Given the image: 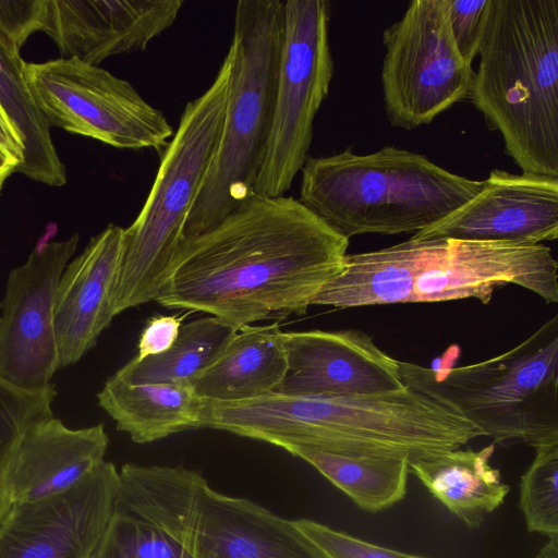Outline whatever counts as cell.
<instances>
[{
  "label": "cell",
  "instance_id": "obj_18",
  "mask_svg": "<svg viewBox=\"0 0 558 558\" xmlns=\"http://www.w3.org/2000/svg\"><path fill=\"white\" fill-rule=\"evenodd\" d=\"M196 558H328L291 520L201 484L194 523Z\"/></svg>",
  "mask_w": 558,
  "mask_h": 558
},
{
  "label": "cell",
  "instance_id": "obj_23",
  "mask_svg": "<svg viewBox=\"0 0 558 558\" xmlns=\"http://www.w3.org/2000/svg\"><path fill=\"white\" fill-rule=\"evenodd\" d=\"M495 444L481 450L451 449L412 459V472L451 513L469 527H477L496 510L510 487L490 465Z\"/></svg>",
  "mask_w": 558,
  "mask_h": 558
},
{
  "label": "cell",
  "instance_id": "obj_10",
  "mask_svg": "<svg viewBox=\"0 0 558 558\" xmlns=\"http://www.w3.org/2000/svg\"><path fill=\"white\" fill-rule=\"evenodd\" d=\"M384 106L395 128L414 130L470 97L474 71L453 43L447 0H414L383 32Z\"/></svg>",
  "mask_w": 558,
  "mask_h": 558
},
{
  "label": "cell",
  "instance_id": "obj_33",
  "mask_svg": "<svg viewBox=\"0 0 558 558\" xmlns=\"http://www.w3.org/2000/svg\"><path fill=\"white\" fill-rule=\"evenodd\" d=\"M535 558H558V536L549 537Z\"/></svg>",
  "mask_w": 558,
  "mask_h": 558
},
{
  "label": "cell",
  "instance_id": "obj_29",
  "mask_svg": "<svg viewBox=\"0 0 558 558\" xmlns=\"http://www.w3.org/2000/svg\"><path fill=\"white\" fill-rule=\"evenodd\" d=\"M293 523L328 558H425L365 542L308 519Z\"/></svg>",
  "mask_w": 558,
  "mask_h": 558
},
{
  "label": "cell",
  "instance_id": "obj_28",
  "mask_svg": "<svg viewBox=\"0 0 558 558\" xmlns=\"http://www.w3.org/2000/svg\"><path fill=\"white\" fill-rule=\"evenodd\" d=\"M56 395L53 384L27 390L0 377V490L8 493L7 466L19 438L32 424L53 416Z\"/></svg>",
  "mask_w": 558,
  "mask_h": 558
},
{
  "label": "cell",
  "instance_id": "obj_21",
  "mask_svg": "<svg viewBox=\"0 0 558 558\" xmlns=\"http://www.w3.org/2000/svg\"><path fill=\"white\" fill-rule=\"evenodd\" d=\"M37 32L36 14L28 1L0 0V107L23 145V160L15 172L50 186L66 182L50 126L25 78L20 48Z\"/></svg>",
  "mask_w": 558,
  "mask_h": 558
},
{
  "label": "cell",
  "instance_id": "obj_12",
  "mask_svg": "<svg viewBox=\"0 0 558 558\" xmlns=\"http://www.w3.org/2000/svg\"><path fill=\"white\" fill-rule=\"evenodd\" d=\"M204 480L181 465L124 464L99 558H196L194 523Z\"/></svg>",
  "mask_w": 558,
  "mask_h": 558
},
{
  "label": "cell",
  "instance_id": "obj_32",
  "mask_svg": "<svg viewBox=\"0 0 558 558\" xmlns=\"http://www.w3.org/2000/svg\"><path fill=\"white\" fill-rule=\"evenodd\" d=\"M19 163L0 157V193L7 179L16 171Z\"/></svg>",
  "mask_w": 558,
  "mask_h": 558
},
{
  "label": "cell",
  "instance_id": "obj_6",
  "mask_svg": "<svg viewBox=\"0 0 558 558\" xmlns=\"http://www.w3.org/2000/svg\"><path fill=\"white\" fill-rule=\"evenodd\" d=\"M283 22L281 0L236 3L221 134L183 239L211 229L253 194L272 128Z\"/></svg>",
  "mask_w": 558,
  "mask_h": 558
},
{
  "label": "cell",
  "instance_id": "obj_16",
  "mask_svg": "<svg viewBox=\"0 0 558 558\" xmlns=\"http://www.w3.org/2000/svg\"><path fill=\"white\" fill-rule=\"evenodd\" d=\"M558 238V178L493 169L481 191L412 240L542 243Z\"/></svg>",
  "mask_w": 558,
  "mask_h": 558
},
{
  "label": "cell",
  "instance_id": "obj_31",
  "mask_svg": "<svg viewBox=\"0 0 558 558\" xmlns=\"http://www.w3.org/2000/svg\"><path fill=\"white\" fill-rule=\"evenodd\" d=\"M182 326V318L177 315H159L151 317L143 328L133 357L142 361L168 351L177 340Z\"/></svg>",
  "mask_w": 558,
  "mask_h": 558
},
{
  "label": "cell",
  "instance_id": "obj_34",
  "mask_svg": "<svg viewBox=\"0 0 558 558\" xmlns=\"http://www.w3.org/2000/svg\"><path fill=\"white\" fill-rule=\"evenodd\" d=\"M0 157H3V158H7L9 160H12L16 163H19V166L21 165L22 162V157L19 156L8 144H5L1 138H0Z\"/></svg>",
  "mask_w": 558,
  "mask_h": 558
},
{
  "label": "cell",
  "instance_id": "obj_30",
  "mask_svg": "<svg viewBox=\"0 0 558 558\" xmlns=\"http://www.w3.org/2000/svg\"><path fill=\"white\" fill-rule=\"evenodd\" d=\"M449 26L459 54L470 65L478 54L492 10V0H447Z\"/></svg>",
  "mask_w": 558,
  "mask_h": 558
},
{
  "label": "cell",
  "instance_id": "obj_5",
  "mask_svg": "<svg viewBox=\"0 0 558 558\" xmlns=\"http://www.w3.org/2000/svg\"><path fill=\"white\" fill-rule=\"evenodd\" d=\"M353 286L368 306L476 299L515 284L558 302V263L543 243L408 240L350 259Z\"/></svg>",
  "mask_w": 558,
  "mask_h": 558
},
{
  "label": "cell",
  "instance_id": "obj_2",
  "mask_svg": "<svg viewBox=\"0 0 558 558\" xmlns=\"http://www.w3.org/2000/svg\"><path fill=\"white\" fill-rule=\"evenodd\" d=\"M201 428H214L289 450L416 457L458 449L483 433L457 411L405 386L400 391L342 397L276 392L244 401H205Z\"/></svg>",
  "mask_w": 558,
  "mask_h": 558
},
{
  "label": "cell",
  "instance_id": "obj_22",
  "mask_svg": "<svg viewBox=\"0 0 558 558\" xmlns=\"http://www.w3.org/2000/svg\"><path fill=\"white\" fill-rule=\"evenodd\" d=\"M286 372L283 331L278 322L248 325L234 332L193 389L205 401H244L275 392Z\"/></svg>",
  "mask_w": 558,
  "mask_h": 558
},
{
  "label": "cell",
  "instance_id": "obj_19",
  "mask_svg": "<svg viewBox=\"0 0 558 558\" xmlns=\"http://www.w3.org/2000/svg\"><path fill=\"white\" fill-rule=\"evenodd\" d=\"M122 236L123 228L107 226L62 272L53 306L59 367L78 362L114 317L110 298Z\"/></svg>",
  "mask_w": 558,
  "mask_h": 558
},
{
  "label": "cell",
  "instance_id": "obj_25",
  "mask_svg": "<svg viewBox=\"0 0 558 558\" xmlns=\"http://www.w3.org/2000/svg\"><path fill=\"white\" fill-rule=\"evenodd\" d=\"M288 452L313 465L365 511L387 509L407 494L409 457L335 453L303 447Z\"/></svg>",
  "mask_w": 558,
  "mask_h": 558
},
{
  "label": "cell",
  "instance_id": "obj_13",
  "mask_svg": "<svg viewBox=\"0 0 558 558\" xmlns=\"http://www.w3.org/2000/svg\"><path fill=\"white\" fill-rule=\"evenodd\" d=\"M44 234L26 262L9 274L0 316V377L27 390L50 386L59 367L53 306L63 270L80 235Z\"/></svg>",
  "mask_w": 558,
  "mask_h": 558
},
{
  "label": "cell",
  "instance_id": "obj_27",
  "mask_svg": "<svg viewBox=\"0 0 558 558\" xmlns=\"http://www.w3.org/2000/svg\"><path fill=\"white\" fill-rule=\"evenodd\" d=\"M520 508L530 532L558 536V440L535 447L520 482Z\"/></svg>",
  "mask_w": 558,
  "mask_h": 558
},
{
  "label": "cell",
  "instance_id": "obj_7",
  "mask_svg": "<svg viewBox=\"0 0 558 558\" xmlns=\"http://www.w3.org/2000/svg\"><path fill=\"white\" fill-rule=\"evenodd\" d=\"M231 59L227 52L210 86L186 104L166 146L148 197L123 228L110 298L113 316L155 301L183 240V229L217 149L225 117Z\"/></svg>",
  "mask_w": 558,
  "mask_h": 558
},
{
  "label": "cell",
  "instance_id": "obj_26",
  "mask_svg": "<svg viewBox=\"0 0 558 558\" xmlns=\"http://www.w3.org/2000/svg\"><path fill=\"white\" fill-rule=\"evenodd\" d=\"M236 329L214 316L181 326L172 347L142 361L131 359L114 374L130 384H178L193 386L215 362Z\"/></svg>",
  "mask_w": 558,
  "mask_h": 558
},
{
  "label": "cell",
  "instance_id": "obj_24",
  "mask_svg": "<svg viewBox=\"0 0 558 558\" xmlns=\"http://www.w3.org/2000/svg\"><path fill=\"white\" fill-rule=\"evenodd\" d=\"M98 403L136 444L199 428L204 400L193 386L130 384L113 374L97 393Z\"/></svg>",
  "mask_w": 558,
  "mask_h": 558
},
{
  "label": "cell",
  "instance_id": "obj_36",
  "mask_svg": "<svg viewBox=\"0 0 558 558\" xmlns=\"http://www.w3.org/2000/svg\"><path fill=\"white\" fill-rule=\"evenodd\" d=\"M89 558H99L98 553L96 551L94 555H92Z\"/></svg>",
  "mask_w": 558,
  "mask_h": 558
},
{
  "label": "cell",
  "instance_id": "obj_17",
  "mask_svg": "<svg viewBox=\"0 0 558 558\" xmlns=\"http://www.w3.org/2000/svg\"><path fill=\"white\" fill-rule=\"evenodd\" d=\"M182 0H44L39 31L63 58L98 65L122 53L143 51L170 27Z\"/></svg>",
  "mask_w": 558,
  "mask_h": 558
},
{
  "label": "cell",
  "instance_id": "obj_1",
  "mask_svg": "<svg viewBox=\"0 0 558 558\" xmlns=\"http://www.w3.org/2000/svg\"><path fill=\"white\" fill-rule=\"evenodd\" d=\"M348 246L299 199L253 193L221 222L181 241L155 301L236 330L304 315L342 268Z\"/></svg>",
  "mask_w": 558,
  "mask_h": 558
},
{
  "label": "cell",
  "instance_id": "obj_14",
  "mask_svg": "<svg viewBox=\"0 0 558 558\" xmlns=\"http://www.w3.org/2000/svg\"><path fill=\"white\" fill-rule=\"evenodd\" d=\"M119 472L102 461L57 496L11 504L0 521V558H89L114 511Z\"/></svg>",
  "mask_w": 558,
  "mask_h": 558
},
{
  "label": "cell",
  "instance_id": "obj_15",
  "mask_svg": "<svg viewBox=\"0 0 558 558\" xmlns=\"http://www.w3.org/2000/svg\"><path fill=\"white\" fill-rule=\"evenodd\" d=\"M287 372L275 390L294 397L368 396L405 388L400 361L357 329L283 332Z\"/></svg>",
  "mask_w": 558,
  "mask_h": 558
},
{
  "label": "cell",
  "instance_id": "obj_11",
  "mask_svg": "<svg viewBox=\"0 0 558 558\" xmlns=\"http://www.w3.org/2000/svg\"><path fill=\"white\" fill-rule=\"evenodd\" d=\"M28 88L49 126L122 149L166 148L173 129L125 80L76 58L25 62Z\"/></svg>",
  "mask_w": 558,
  "mask_h": 558
},
{
  "label": "cell",
  "instance_id": "obj_35",
  "mask_svg": "<svg viewBox=\"0 0 558 558\" xmlns=\"http://www.w3.org/2000/svg\"><path fill=\"white\" fill-rule=\"evenodd\" d=\"M9 495L5 492L0 490V521L10 508Z\"/></svg>",
  "mask_w": 558,
  "mask_h": 558
},
{
  "label": "cell",
  "instance_id": "obj_3",
  "mask_svg": "<svg viewBox=\"0 0 558 558\" xmlns=\"http://www.w3.org/2000/svg\"><path fill=\"white\" fill-rule=\"evenodd\" d=\"M470 93L522 172L558 178V0H492Z\"/></svg>",
  "mask_w": 558,
  "mask_h": 558
},
{
  "label": "cell",
  "instance_id": "obj_9",
  "mask_svg": "<svg viewBox=\"0 0 558 558\" xmlns=\"http://www.w3.org/2000/svg\"><path fill=\"white\" fill-rule=\"evenodd\" d=\"M283 13L272 128L253 191L270 197L283 196L301 172L333 76L329 1L287 0Z\"/></svg>",
  "mask_w": 558,
  "mask_h": 558
},
{
  "label": "cell",
  "instance_id": "obj_20",
  "mask_svg": "<svg viewBox=\"0 0 558 558\" xmlns=\"http://www.w3.org/2000/svg\"><path fill=\"white\" fill-rule=\"evenodd\" d=\"M108 445L102 424L73 429L53 416L32 424L8 462L10 502H34L66 492L104 461Z\"/></svg>",
  "mask_w": 558,
  "mask_h": 558
},
{
  "label": "cell",
  "instance_id": "obj_4",
  "mask_svg": "<svg viewBox=\"0 0 558 558\" xmlns=\"http://www.w3.org/2000/svg\"><path fill=\"white\" fill-rule=\"evenodd\" d=\"M301 174L300 203L347 239L416 233L453 213L483 186V181L395 146L366 155L347 148L308 156Z\"/></svg>",
  "mask_w": 558,
  "mask_h": 558
},
{
  "label": "cell",
  "instance_id": "obj_8",
  "mask_svg": "<svg viewBox=\"0 0 558 558\" xmlns=\"http://www.w3.org/2000/svg\"><path fill=\"white\" fill-rule=\"evenodd\" d=\"M404 385L447 404L497 444L558 440V316L489 360L457 367L400 361Z\"/></svg>",
  "mask_w": 558,
  "mask_h": 558
}]
</instances>
